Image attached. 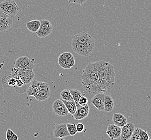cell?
I'll list each match as a JSON object with an SVG mask.
<instances>
[{
    "instance_id": "6da1fadb",
    "label": "cell",
    "mask_w": 151,
    "mask_h": 140,
    "mask_svg": "<svg viewBox=\"0 0 151 140\" xmlns=\"http://www.w3.org/2000/svg\"><path fill=\"white\" fill-rule=\"evenodd\" d=\"M100 61L89 63L83 70L81 84L85 91L91 93H102L100 79Z\"/></svg>"
},
{
    "instance_id": "7a4b0ae2",
    "label": "cell",
    "mask_w": 151,
    "mask_h": 140,
    "mask_svg": "<svg viewBox=\"0 0 151 140\" xmlns=\"http://www.w3.org/2000/svg\"><path fill=\"white\" fill-rule=\"evenodd\" d=\"M116 73L111 63L100 61V79L102 93H109L115 84Z\"/></svg>"
},
{
    "instance_id": "3957f363",
    "label": "cell",
    "mask_w": 151,
    "mask_h": 140,
    "mask_svg": "<svg viewBox=\"0 0 151 140\" xmlns=\"http://www.w3.org/2000/svg\"><path fill=\"white\" fill-rule=\"evenodd\" d=\"M10 76L13 78H19L25 85L29 84L33 80L35 74L33 70H24L16 67L12 68Z\"/></svg>"
},
{
    "instance_id": "277c9868",
    "label": "cell",
    "mask_w": 151,
    "mask_h": 140,
    "mask_svg": "<svg viewBox=\"0 0 151 140\" xmlns=\"http://www.w3.org/2000/svg\"><path fill=\"white\" fill-rule=\"evenodd\" d=\"M0 11L14 17L19 12V7L14 0H4L0 3Z\"/></svg>"
},
{
    "instance_id": "5b68a950",
    "label": "cell",
    "mask_w": 151,
    "mask_h": 140,
    "mask_svg": "<svg viewBox=\"0 0 151 140\" xmlns=\"http://www.w3.org/2000/svg\"><path fill=\"white\" fill-rule=\"evenodd\" d=\"M72 42L83 44L92 49H95V45L93 38L91 35L85 32H81L75 35L73 37Z\"/></svg>"
},
{
    "instance_id": "8992f818",
    "label": "cell",
    "mask_w": 151,
    "mask_h": 140,
    "mask_svg": "<svg viewBox=\"0 0 151 140\" xmlns=\"http://www.w3.org/2000/svg\"><path fill=\"white\" fill-rule=\"evenodd\" d=\"M52 31L53 26L51 22L47 19H42L40 21V28L36 34L38 37L44 38L51 34Z\"/></svg>"
},
{
    "instance_id": "52a82bcc",
    "label": "cell",
    "mask_w": 151,
    "mask_h": 140,
    "mask_svg": "<svg viewBox=\"0 0 151 140\" xmlns=\"http://www.w3.org/2000/svg\"><path fill=\"white\" fill-rule=\"evenodd\" d=\"M14 67L20 69L33 70L35 66L33 60L28 58L27 56H22L16 60Z\"/></svg>"
},
{
    "instance_id": "ba28073f",
    "label": "cell",
    "mask_w": 151,
    "mask_h": 140,
    "mask_svg": "<svg viewBox=\"0 0 151 140\" xmlns=\"http://www.w3.org/2000/svg\"><path fill=\"white\" fill-rule=\"evenodd\" d=\"M71 45L74 52L78 55L85 57H89L94 50L81 43L72 42Z\"/></svg>"
},
{
    "instance_id": "9c48e42d",
    "label": "cell",
    "mask_w": 151,
    "mask_h": 140,
    "mask_svg": "<svg viewBox=\"0 0 151 140\" xmlns=\"http://www.w3.org/2000/svg\"><path fill=\"white\" fill-rule=\"evenodd\" d=\"M50 87L48 83L41 82L40 86V90L37 95L35 97L36 99L38 101H44L47 100L50 97Z\"/></svg>"
},
{
    "instance_id": "30bf717a",
    "label": "cell",
    "mask_w": 151,
    "mask_h": 140,
    "mask_svg": "<svg viewBox=\"0 0 151 140\" xmlns=\"http://www.w3.org/2000/svg\"><path fill=\"white\" fill-rule=\"evenodd\" d=\"M52 112L55 115L60 116H66L68 114V110L65 106L63 101L59 99L55 101L52 105Z\"/></svg>"
},
{
    "instance_id": "8fae6325",
    "label": "cell",
    "mask_w": 151,
    "mask_h": 140,
    "mask_svg": "<svg viewBox=\"0 0 151 140\" xmlns=\"http://www.w3.org/2000/svg\"><path fill=\"white\" fill-rule=\"evenodd\" d=\"M12 17L0 11V31L8 30L12 27Z\"/></svg>"
},
{
    "instance_id": "7c38bea8",
    "label": "cell",
    "mask_w": 151,
    "mask_h": 140,
    "mask_svg": "<svg viewBox=\"0 0 151 140\" xmlns=\"http://www.w3.org/2000/svg\"><path fill=\"white\" fill-rule=\"evenodd\" d=\"M76 104L77 110L75 114L73 115L74 119L76 120H81L87 118L90 112L89 106L87 104L85 106H81L79 105L78 103Z\"/></svg>"
},
{
    "instance_id": "4fadbf2b",
    "label": "cell",
    "mask_w": 151,
    "mask_h": 140,
    "mask_svg": "<svg viewBox=\"0 0 151 140\" xmlns=\"http://www.w3.org/2000/svg\"><path fill=\"white\" fill-rule=\"evenodd\" d=\"M104 95L103 93H96L91 101L92 105L100 111H104Z\"/></svg>"
},
{
    "instance_id": "5bb4252c",
    "label": "cell",
    "mask_w": 151,
    "mask_h": 140,
    "mask_svg": "<svg viewBox=\"0 0 151 140\" xmlns=\"http://www.w3.org/2000/svg\"><path fill=\"white\" fill-rule=\"evenodd\" d=\"M134 129H135V126L133 123H127L123 127H122L121 136H120L121 140H129Z\"/></svg>"
},
{
    "instance_id": "9a60e30c",
    "label": "cell",
    "mask_w": 151,
    "mask_h": 140,
    "mask_svg": "<svg viewBox=\"0 0 151 140\" xmlns=\"http://www.w3.org/2000/svg\"><path fill=\"white\" fill-rule=\"evenodd\" d=\"M122 128L115 124H110L108 126L106 134L111 140L117 139L120 137Z\"/></svg>"
},
{
    "instance_id": "2e32d148",
    "label": "cell",
    "mask_w": 151,
    "mask_h": 140,
    "mask_svg": "<svg viewBox=\"0 0 151 140\" xmlns=\"http://www.w3.org/2000/svg\"><path fill=\"white\" fill-rule=\"evenodd\" d=\"M70 136L67 128L66 124L61 123L57 125L53 131V136L63 138Z\"/></svg>"
},
{
    "instance_id": "e0dca14e",
    "label": "cell",
    "mask_w": 151,
    "mask_h": 140,
    "mask_svg": "<svg viewBox=\"0 0 151 140\" xmlns=\"http://www.w3.org/2000/svg\"><path fill=\"white\" fill-rule=\"evenodd\" d=\"M41 82L37 81L36 80H32L31 82L30 86L27 88V94L28 97H34L36 96L39 90H40V84Z\"/></svg>"
},
{
    "instance_id": "ac0fdd59",
    "label": "cell",
    "mask_w": 151,
    "mask_h": 140,
    "mask_svg": "<svg viewBox=\"0 0 151 140\" xmlns=\"http://www.w3.org/2000/svg\"><path fill=\"white\" fill-rule=\"evenodd\" d=\"M112 119L114 122V124L121 128L127 123V118L120 113H114Z\"/></svg>"
},
{
    "instance_id": "d6986e66",
    "label": "cell",
    "mask_w": 151,
    "mask_h": 140,
    "mask_svg": "<svg viewBox=\"0 0 151 140\" xmlns=\"http://www.w3.org/2000/svg\"><path fill=\"white\" fill-rule=\"evenodd\" d=\"M104 111L106 112H111L114 108V101L110 95H104Z\"/></svg>"
},
{
    "instance_id": "ffe728a7",
    "label": "cell",
    "mask_w": 151,
    "mask_h": 140,
    "mask_svg": "<svg viewBox=\"0 0 151 140\" xmlns=\"http://www.w3.org/2000/svg\"><path fill=\"white\" fill-rule=\"evenodd\" d=\"M26 27L29 30L36 33L37 31L38 30L40 25V21L35 19L29 22H27L25 23Z\"/></svg>"
},
{
    "instance_id": "44dd1931",
    "label": "cell",
    "mask_w": 151,
    "mask_h": 140,
    "mask_svg": "<svg viewBox=\"0 0 151 140\" xmlns=\"http://www.w3.org/2000/svg\"><path fill=\"white\" fill-rule=\"evenodd\" d=\"M63 101L65 106L66 107L68 113H70V114L73 115L76 113V110H77L76 105V102H74V101Z\"/></svg>"
},
{
    "instance_id": "7402d4cb",
    "label": "cell",
    "mask_w": 151,
    "mask_h": 140,
    "mask_svg": "<svg viewBox=\"0 0 151 140\" xmlns=\"http://www.w3.org/2000/svg\"><path fill=\"white\" fill-rule=\"evenodd\" d=\"M76 61L75 59L73 58L70 59V60L64 61H58V64L61 67L64 69H70L73 67L75 65Z\"/></svg>"
},
{
    "instance_id": "603a6c76",
    "label": "cell",
    "mask_w": 151,
    "mask_h": 140,
    "mask_svg": "<svg viewBox=\"0 0 151 140\" xmlns=\"http://www.w3.org/2000/svg\"><path fill=\"white\" fill-rule=\"evenodd\" d=\"M60 99L64 101L73 100L72 96L68 89H65L63 90L60 93Z\"/></svg>"
},
{
    "instance_id": "cb8c5ba5",
    "label": "cell",
    "mask_w": 151,
    "mask_h": 140,
    "mask_svg": "<svg viewBox=\"0 0 151 140\" xmlns=\"http://www.w3.org/2000/svg\"><path fill=\"white\" fill-rule=\"evenodd\" d=\"M70 92L72 96L73 100L76 103H78L79 99L82 95L81 92L78 89H72L70 90Z\"/></svg>"
},
{
    "instance_id": "d4e9b609",
    "label": "cell",
    "mask_w": 151,
    "mask_h": 140,
    "mask_svg": "<svg viewBox=\"0 0 151 140\" xmlns=\"http://www.w3.org/2000/svg\"><path fill=\"white\" fill-rule=\"evenodd\" d=\"M73 57H74L72 53L68 52H64L59 56L58 61H64L70 60Z\"/></svg>"
},
{
    "instance_id": "484cf974",
    "label": "cell",
    "mask_w": 151,
    "mask_h": 140,
    "mask_svg": "<svg viewBox=\"0 0 151 140\" xmlns=\"http://www.w3.org/2000/svg\"><path fill=\"white\" fill-rule=\"evenodd\" d=\"M66 126L70 136H74L78 133L75 123H67Z\"/></svg>"
},
{
    "instance_id": "4316f807",
    "label": "cell",
    "mask_w": 151,
    "mask_h": 140,
    "mask_svg": "<svg viewBox=\"0 0 151 140\" xmlns=\"http://www.w3.org/2000/svg\"><path fill=\"white\" fill-rule=\"evenodd\" d=\"M6 138L7 140H17L18 136L10 129H8L6 132Z\"/></svg>"
},
{
    "instance_id": "83f0119b",
    "label": "cell",
    "mask_w": 151,
    "mask_h": 140,
    "mask_svg": "<svg viewBox=\"0 0 151 140\" xmlns=\"http://www.w3.org/2000/svg\"><path fill=\"white\" fill-rule=\"evenodd\" d=\"M129 140H141V137H140V135L139 132V128H135Z\"/></svg>"
},
{
    "instance_id": "f1b7e54d",
    "label": "cell",
    "mask_w": 151,
    "mask_h": 140,
    "mask_svg": "<svg viewBox=\"0 0 151 140\" xmlns=\"http://www.w3.org/2000/svg\"><path fill=\"white\" fill-rule=\"evenodd\" d=\"M139 132L141 137V140H147L150 139L148 133L141 128H139Z\"/></svg>"
},
{
    "instance_id": "f546056e",
    "label": "cell",
    "mask_w": 151,
    "mask_h": 140,
    "mask_svg": "<svg viewBox=\"0 0 151 140\" xmlns=\"http://www.w3.org/2000/svg\"><path fill=\"white\" fill-rule=\"evenodd\" d=\"M8 78L6 79V84L9 86L15 87L16 85V80L15 78L7 76Z\"/></svg>"
},
{
    "instance_id": "4dcf8cb0",
    "label": "cell",
    "mask_w": 151,
    "mask_h": 140,
    "mask_svg": "<svg viewBox=\"0 0 151 140\" xmlns=\"http://www.w3.org/2000/svg\"><path fill=\"white\" fill-rule=\"evenodd\" d=\"M88 102V100L87 98L83 95H82L80 98L79 99L78 104L79 105H80L81 106H85L87 105Z\"/></svg>"
},
{
    "instance_id": "1f68e13d",
    "label": "cell",
    "mask_w": 151,
    "mask_h": 140,
    "mask_svg": "<svg viewBox=\"0 0 151 140\" xmlns=\"http://www.w3.org/2000/svg\"><path fill=\"white\" fill-rule=\"evenodd\" d=\"M76 128L78 133H81L85 130V125L82 123H79L76 125Z\"/></svg>"
},
{
    "instance_id": "d6a6232c",
    "label": "cell",
    "mask_w": 151,
    "mask_h": 140,
    "mask_svg": "<svg viewBox=\"0 0 151 140\" xmlns=\"http://www.w3.org/2000/svg\"><path fill=\"white\" fill-rule=\"evenodd\" d=\"M87 0H68L69 3H76L79 4H82L85 3Z\"/></svg>"
},
{
    "instance_id": "836d02e7",
    "label": "cell",
    "mask_w": 151,
    "mask_h": 140,
    "mask_svg": "<svg viewBox=\"0 0 151 140\" xmlns=\"http://www.w3.org/2000/svg\"><path fill=\"white\" fill-rule=\"evenodd\" d=\"M60 140H64V139H61Z\"/></svg>"
},
{
    "instance_id": "e575fe53",
    "label": "cell",
    "mask_w": 151,
    "mask_h": 140,
    "mask_svg": "<svg viewBox=\"0 0 151 140\" xmlns=\"http://www.w3.org/2000/svg\"><path fill=\"white\" fill-rule=\"evenodd\" d=\"M151 140V138H150V139H148V140Z\"/></svg>"
},
{
    "instance_id": "d590c367",
    "label": "cell",
    "mask_w": 151,
    "mask_h": 140,
    "mask_svg": "<svg viewBox=\"0 0 151 140\" xmlns=\"http://www.w3.org/2000/svg\"></svg>"
}]
</instances>
